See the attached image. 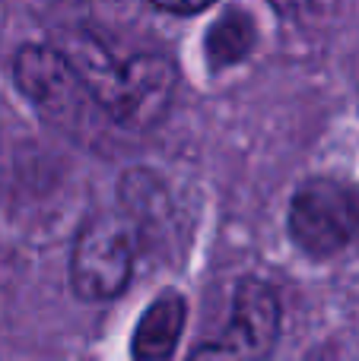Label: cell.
Masks as SVG:
<instances>
[{"instance_id":"obj_1","label":"cell","mask_w":359,"mask_h":361,"mask_svg":"<svg viewBox=\"0 0 359 361\" xmlns=\"http://www.w3.org/2000/svg\"><path fill=\"white\" fill-rule=\"evenodd\" d=\"M61 54L70 61L105 121L131 133H146L163 124L178 89V70L163 54L118 57L89 32L64 35Z\"/></svg>"},{"instance_id":"obj_2","label":"cell","mask_w":359,"mask_h":361,"mask_svg":"<svg viewBox=\"0 0 359 361\" xmlns=\"http://www.w3.org/2000/svg\"><path fill=\"white\" fill-rule=\"evenodd\" d=\"M13 80L19 92L35 105L48 124L61 130H86L93 118H105L95 99L89 95L86 82L76 76L70 61L54 44H25L13 61Z\"/></svg>"},{"instance_id":"obj_3","label":"cell","mask_w":359,"mask_h":361,"mask_svg":"<svg viewBox=\"0 0 359 361\" xmlns=\"http://www.w3.org/2000/svg\"><path fill=\"white\" fill-rule=\"evenodd\" d=\"M134 273L131 225L114 212H93L80 225L70 254V286L83 301H112Z\"/></svg>"},{"instance_id":"obj_4","label":"cell","mask_w":359,"mask_h":361,"mask_svg":"<svg viewBox=\"0 0 359 361\" xmlns=\"http://www.w3.org/2000/svg\"><path fill=\"white\" fill-rule=\"evenodd\" d=\"M290 238L302 254L331 257L359 231V193L328 178H312L293 193L286 212Z\"/></svg>"},{"instance_id":"obj_5","label":"cell","mask_w":359,"mask_h":361,"mask_svg":"<svg viewBox=\"0 0 359 361\" xmlns=\"http://www.w3.org/2000/svg\"><path fill=\"white\" fill-rule=\"evenodd\" d=\"M280 301L261 279H242L233 295V317L216 343L201 345L191 358H261L277 345Z\"/></svg>"},{"instance_id":"obj_6","label":"cell","mask_w":359,"mask_h":361,"mask_svg":"<svg viewBox=\"0 0 359 361\" xmlns=\"http://www.w3.org/2000/svg\"><path fill=\"white\" fill-rule=\"evenodd\" d=\"M188 305L178 292H163L146 305L134 330L131 355L137 361H165L178 352V339L184 333Z\"/></svg>"},{"instance_id":"obj_7","label":"cell","mask_w":359,"mask_h":361,"mask_svg":"<svg viewBox=\"0 0 359 361\" xmlns=\"http://www.w3.org/2000/svg\"><path fill=\"white\" fill-rule=\"evenodd\" d=\"M258 44V25L254 16L242 6H229L210 23L204 38V54L213 70H226L233 63H242Z\"/></svg>"},{"instance_id":"obj_8","label":"cell","mask_w":359,"mask_h":361,"mask_svg":"<svg viewBox=\"0 0 359 361\" xmlns=\"http://www.w3.org/2000/svg\"><path fill=\"white\" fill-rule=\"evenodd\" d=\"M153 6L165 13H184V16H194V13H204L207 6H213L216 0H150Z\"/></svg>"}]
</instances>
